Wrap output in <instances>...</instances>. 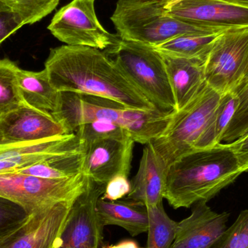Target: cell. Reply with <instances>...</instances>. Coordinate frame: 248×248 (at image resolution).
I'll return each mask as SVG.
<instances>
[{
    "label": "cell",
    "mask_w": 248,
    "mask_h": 248,
    "mask_svg": "<svg viewBox=\"0 0 248 248\" xmlns=\"http://www.w3.org/2000/svg\"><path fill=\"white\" fill-rule=\"evenodd\" d=\"M45 69L58 91L104 97L127 108L157 109L100 49L69 45L52 48Z\"/></svg>",
    "instance_id": "1"
},
{
    "label": "cell",
    "mask_w": 248,
    "mask_h": 248,
    "mask_svg": "<svg viewBox=\"0 0 248 248\" xmlns=\"http://www.w3.org/2000/svg\"><path fill=\"white\" fill-rule=\"evenodd\" d=\"M243 173L228 143L184 155L168 167L164 199L174 209L208 202Z\"/></svg>",
    "instance_id": "2"
},
{
    "label": "cell",
    "mask_w": 248,
    "mask_h": 248,
    "mask_svg": "<svg viewBox=\"0 0 248 248\" xmlns=\"http://www.w3.org/2000/svg\"><path fill=\"white\" fill-rule=\"evenodd\" d=\"M167 2L168 0H118L110 20L121 39L150 46L183 35L226 31L178 20L166 11Z\"/></svg>",
    "instance_id": "3"
},
{
    "label": "cell",
    "mask_w": 248,
    "mask_h": 248,
    "mask_svg": "<svg viewBox=\"0 0 248 248\" xmlns=\"http://www.w3.org/2000/svg\"><path fill=\"white\" fill-rule=\"evenodd\" d=\"M104 52L156 108L163 111L176 110L173 90L160 52L153 46L122 39L116 46Z\"/></svg>",
    "instance_id": "4"
},
{
    "label": "cell",
    "mask_w": 248,
    "mask_h": 248,
    "mask_svg": "<svg viewBox=\"0 0 248 248\" xmlns=\"http://www.w3.org/2000/svg\"><path fill=\"white\" fill-rule=\"evenodd\" d=\"M222 95L206 83L192 101L175 110L167 128L148 143L168 167L184 155L198 150Z\"/></svg>",
    "instance_id": "5"
},
{
    "label": "cell",
    "mask_w": 248,
    "mask_h": 248,
    "mask_svg": "<svg viewBox=\"0 0 248 248\" xmlns=\"http://www.w3.org/2000/svg\"><path fill=\"white\" fill-rule=\"evenodd\" d=\"M89 177L46 179L22 173H0V197L21 207L27 215L61 202H74L87 188Z\"/></svg>",
    "instance_id": "6"
},
{
    "label": "cell",
    "mask_w": 248,
    "mask_h": 248,
    "mask_svg": "<svg viewBox=\"0 0 248 248\" xmlns=\"http://www.w3.org/2000/svg\"><path fill=\"white\" fill-rule=\"evenodd\" d=\"M47 29L66 45L103 51L116 46L121 39L106 30L99 21L95 0H73L55 13Z\"/></svg>",
    "instance_id": "7"
},
{
    "label": "cell",
    "mask_w": 248,
    "mask_h": 248,
    "mask_svg": "<svg viewBox=\"0 0 248 248\" xmlns=\"http://www.w3.org/2000/svg\"><path fill=\"white\" fill-rule=\"evenodd\" d=\"M248 65V27L226 31L218 36L205 62L207 84L224 94L244 80Z\"/></svg>",
    "instance_id": "8"
},
{
    "label": "cell",
    "mask_w": 248,
    "mask_h": 248,
    "mask_svg": "<svg viewBox=\"0 0 248 248\" xmlns=\"http://www.w3.org/2000/svg\"><path fill=\"white\" fill-rule=\"evenodd\" d=\"M74 202L28 215L0 235V248H58Z\"/></svg>",
    "instance_id": "9"
},
{
    "label": "cell",
    "mask_w": 248,
    "mask_h": 248,
    "mask_svg": "<svg viewBox=\"0 0 248 248\" xmlns=\"http://www.w3.org/2000/svg\"><path fill=\"white\" fill-rule=\"evenodd\" d=\"M106 185L89 177L84 192L76 200L70 211L58 248H102L104 226L97 212L98 200Z\"/></svg>",
    "instance_id": "10"
},
{
    "label": "cell",
    "mask_w": 248,
    "mask_h": 248,
    "mask_svg": "<svg viewBox=\"0 0 248 248\" xmlns=\"http://www.w3.org/2000/svg\"><path fill=\"white\" fill-rule=\"evenodd\" d=\"M125 108L121 103L104 97L61 92L59 105L53 116L68 134H74L80 125L97 121L113 122L123 127Z\"/></svg>",
    "instance_id": "11"
},
{
    "label": "cell",
    "mask_w": 248,
    "mask_h": 248,
    "mask_svg": "<svg viewBox=\"0 0 248 248\" xmlns=\"http://www.w3.org/2000/svg\"><path fill=\"white\" fill-rule=\"evenodd\" d=\"M134 141L131 136L110 137L86 146L82 173L100 185L119 175L128 176Z\"/></svg>",
    "instance_id": "12"
},
{
    "label": "cell",
    "mask_w": 248,
    "mask_h": 248,
    "mask_svg": "<svg viewBox=\"0 0 248 248\" xmlns=\"http://www.w3.org/2000/svg\"><path fill=\"white\" fill-rule=\"evenodd\" d=\"M166 10L178 20L218 30L248 27V8L221 0H168Z\"/></svg>",
    "instance_id": "13"
},
{
    "label": "cell",
    "mask_w": 248,
    "mask_h": 248,
    "mask_svg": "<svg viewBox=\"0 0 248 248\" xmlns=\"http://www.w3.org/2000/svg\"><path fill=\"white\" fill-rule=\"evenodd\" d=\"M69 134L52 113L27 105L0 115V144L36 141Z\"/></svg>",
    "instance_id": "14"
},
{
    "label": "cell",
    "mask_w": 248,
    "mask_h": 248,
    "mask_svg": "<svg viewBox=\"0 0 248 248\" xmlns=\"http://www.w3.org/2000/svg\"><path fill=\"white\" fill-rule=\"evenodd\" d=\"M83 144L75 133L36 141L0 144V173L17 171Z\"/></svg>",
    "instance_id": "15"
},
{
    "label": "cell",
    "mask_w": 248,
    "mask_h": 248,
    "mask_svg": "<svg viewBox=\"0 0 248 248\" xmlns=\"http://www.w3.org/2000/svg\"><path fill=\"white\" fill-rule=\"evenodd\" d=\"M207 202L192 205L191 215L178 222L171 248H210L225 232L230 214L215 212Z\"/></svg>",
    "instance_id": "16"
},
{
    "label": "cell",
    "mask_w": 248,
    "mask_h": 248,
    "mask_svg": "<svg viewBox=\"0 0 248 248\" xmlns=\"http://www.w3.org/2000/svg\"><path fill=\"white\" fill-rule=\"evenodd\" d=\"M168 166L150 144H146L131 189L125 199L146 207L163 202L166 191Z\"/></svg>",
    "instance_id": "17"
},
{
    "label": "cell",
    "mask_w": 248,
    "mask_h": 248,
    "mask_svg": "<svg viewBox=\"0 0 248 248\" xmlns=\"http://www.w3.org/2000/svg\"><path fill=\"white\" fill-rule=\"evenodd\" d=\"M162 55L174 95L176 110H179L192 101L206 85V60Z\"/></svg>",
    "instance_id": "18"
},
{
    "label": "cell",
    "mask_w": 248,
    "mask_h": 248,
    "mask_svg": "<svg viewBox=\"0 0 248 248\" xmlns=\"http://www.w3.org/2000/svg\"><path fill=\"white\" fill-rule=\"evenodd\" d=\"M97 212L103 226H118L136 237L147 232L149 227L147 207L125 199L108 201L101 198L97 204Z\"/></svg>",
    "instance_id": "19"
},
{
    "label": "cell",
    "mask_w": 248,
    "mask_h": 248,
    "mask_svg": "<svg viewBox=\"0 0 248 248\" xmlns=\"http://www.w3.org/2000/svg\"><path fill=\"white\" fill-rule=\"evenodd\" d=\"M17 81L23 104L52 114L56 112L61 92L54 88L45 69L34 72L19 68Z\"/></svg>",
    "instance_id": "20"
},
{
    "label": "cell",
    "mask_w": 248,
    "mask_h": 248,
    "mask_svg": "<svg viewBox=\"0 0 248 248\" xmlns=\"http://www.w3.org/2000/svg\"><path fill=\"white\" fill-rule=\"evenodd\" d=\"M175 110L163 111L125 108L123 127L134 142L147 144L164 131L170 124Z\"/></svg>",
    "instance_id": "21"
},
{
    "label": "cell",
    "mask_w": 248,
    "mask_h": 248,
    "mask_svg": "<svg viewBox=\"0 0 248 248\" xmlns=\"http://www.w3.org/2000/svg\"><path fill=\"white\" fill-rule=\"evenodd\" d=\"M224 32L210 34L183 35L153 47L169 56L207 60L216 41Z\"/></svg>",
    "instance_id": "22"
},
{
    "label": "cell",
    "mask_w": 248,
    "mask_h": 248,
    "mask_svg": "<svg viewBox=\"0 0 248 248\" xmlns=\"http://www.w3.org/2000/svg\"><path fill=\"white\" fill-rule=\"evenodd\" d=\"M147 208L149 227L146 248H171L176 238L178 222L166 214L163 202Z\"/></svg>",
    "instance_id": "23"
},
{
    "label": "cell",
    "mask_w": 248,
    "mask_h": 248,
    "mask_svg": "<svg viewBox=\"0 0 248 248\" xmlns=\"http://www.w3.org/2000/svg\"><path fill=\"white\" fill-rule=\"evenodd\" d=\"M238 106V97L234 92L223 94L211 123L200 142L198 150L209 148L221 143V138Z\"/></svg>",
    "instance_id": "24"
},
{
    "label": "cell",
    "mask_w": 248,
    "mask_h": 248,
    "mask_svg": "<svg viewBox=\"0 0 248 248\" xmlns=\"http://www.w3.org/2000/svg\"><path fill=\"white\" fill-rule=\"evenodd\" d=\"M19 68L10 60H0V115L23 105L17 87Z\"/></svg>",
    "instance_id": "25"
},
{
    "label": "cell",
    "mask_w": 248,
    "mask_h": 248,
    "mask_svg": "<svg viewBox=\"0 0 248 248\" xmlns=\"http://www.w3.org/2000/svg\"><path fill=\"white\" fill-rule=\"evenodd\" d=\"M61 0H0L1 2L20 15L25 25L40 21L50 14Z\"/></svg>",
    "instance_id": "26"
},
{
    "label": "cell",
    "mask_w": 248,
    "mask_h": 248,
    "mask_svg": "<svg viewBox=\"0 0 248 248\" xmlns=\"http://www.w3.org/2000/svg\"><path fill=\"white\" fill-rule=\"evenodd\" d=\"M75 134L85 146L103 139L130 135L123 127L106 121L83 124L77 128Z\"/></svg>",
    "instance_id": "27"
},
{
    "label": "cell",
    "mask_w": 248,
    "mask_h": 248,
    "mask_svg": "<svg viewBox=\"0 0 248 248\" xmlns=\"http://www.w3.org/2000/svg\"><path fill=\"white\" fill-rule=\"evenodd\" d=\"M210 248H248V210L242 211L232 226Z\"/></svg>",
    "instance_id": "28"
},
{
    "label": "cell",
    "mask_w": 248,
    "mask_h": 248,
    "mask_svg": "<svg viewBox=\"0 0 248 248\" xmlns=\"http://www.w3.org/2000/svg\"><path fill=\"white\" fill-rule=\"evenodd\" d=\"M27 216L21 207L0 197V235L17 225Z\"/></svg>",
    "instance_id": "29"
},
{
    "label": "cell",
    "mask_w": 248,
    "mask_h": 248,
    "mask_svg": "<svg viewBox=\"0 0 248 248\" xmlns=\"http://www.w3.org/2000/svg\"><path fill=\"white\" fill-rule=\"evenodd\" d=\"M125 175H119L110 179L106 185L102 198L108 201H117L127 197L131 189V183Z\"/></svg>",
    "instance_id": "30"
},
{
    "label": "cell",
    "mask_w": 248,
    "mask_h": 248,
    "mask_svg": "<svg viewBox=\"0 0 248 248\" xmlns=\"http://www.w3.org/2000/svg\"><path fill=\"white\" fill-rule=\"evenodd\" d=\"M23 26L24 21L20 15L11 9L0 10V45Z\"/></svg>",
    "instance_id": "31"
},
{
    "label": "cell",
    "mask_w": 248,
    "mask_h": 248,
    "mask_svg": "<svg viewBox=\"0 0 248 248\" xmlns=\"http://www.w3.org/2000/svg\"><path fill=\"white\" fill-rule=\"evenodd\" d=\"M230 144L243 173L248 171V132Z\"/></svg>",
    "instance_id": "32"
},
{
    "label": "cell",
    "mask_w": 248,
    "mask_h": 248,
    "mask_svg": "<svg viewBox=\"0 0 248 248\" xmlns=\"http://www.w3.org/2000/svg\"><path fill=\"white\" fill-rule=\"evenodd\" d=\"M233 92L238 97L239 106L230 123L240 119L248 112V78L243 80Z\"/></svg>",
    "instance_id": "33"
},
{
    "label": "cell",
    "mask_w": 248,
    "mask_h": 248,
    "mask_svg": "<svg viewBox=\"0 0 248 248\" xmlns=\"http://www.w3.org/2000/svg\"><path fill=\"white\" fill-rule=\"evenodd\" d=\"M102 248H140V247L138 243L135 240L126 239L119 242L116 244L103 246Z\"/></svg>",
    "instance_id": "34"
},
{
    "label": "cell",
    "mask_w": 248,
    "mask_h": 248,
    "mask_svg": "<svg viewBox=\"0 0 248 248\" xmlns=\"http://www.w3.org/2000/svg\"><path fill=\"white\" fill-rule=\"evenodd\" d=\"M221 1L234 4V5L245 7V8H248V0H221Z\"/></svg>",
    "instance_id": "35"
},
{
    "label": "cell",
    "mask_w": 248,
    "mask_h": 248,
    "mask_svg": "<svg viewBox=\"0 0 248 248\" xmlns=\"http://www.w3.org/2000/svg\"><path fill=\"white\" fill-rule=\"evenodd\" d=\"M242 122L248 128V112L246 114L243 115V117H242Z\"/></svg>",
    "instance_id": "36"
},
{
    "label": "cell",
    "mask_w": 248,
    "mask_h": 248,
    "mask_svg": "<svg viewBox=\"0 0 248 248\" xmlns=\"http://www.w3.org/2000/svg\"><path fill=\"white\" fill-rule=\"evenodd\" d=\"M9 9H10V7H7V5H5V4H3L2 2L0 1V10H9Z\"/></svg>",
    "instance_id": "37"
},
{
    "label": "cell",
    "mask_w": 248,
    "mask_h": 248,
    "mask_svg": "<svg viewBox=\"0 0 248 248\" xmlns=\"http://www.w3.org/2000/svg\"><path fill=\"white\" fill-rule=\"evenodd\" d=\"M246 78H248V65L247 71H246V77H245L244 80L246 79Z\"/></svg>",
    "instance_id": "38"
}]
</instances>
